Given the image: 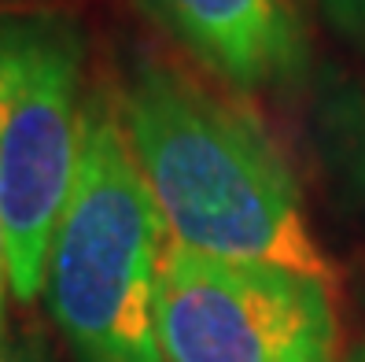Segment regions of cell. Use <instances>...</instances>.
I'll return each instance as SVG.
<instances>
[{
	"instance_id": "6da1fadb",
	"label": "cell",
	"mask_w": 365,
	"mask_h": 362,
	"mask_svg": "<svg viewBox=\"0 0 365 362\" xmlns=\"http://www.w3.org/2000/svg\"><path fill=\"white\" fill-rule=\"evenodd\" d=\"M118 115L170 241L332 281L284 152L251 111L163 63H140Z\"/></svg>"
},
{
	"instance_id": "7a4b0ae2",
	"label": "cell",
	"mask_w": 365,
	"mask_h": 362,
	"mask_svg": "<svg viewBox=\"0 0 365 362\" xmlns=\"http://www.w3.org/2000/svg\"><path fill=\"white\" fill-rule=\"evenodd\" d=\"M166 244L170 233L133 159L118 93H89L78 174L41 292L74 362H163L155 307Z\"/></svg>"
},
{
	"instance_id": "3957f363",
	"label": "cell",
	"mask_w": 365,
	"mask_h": 362,
	"mask_svg": "<svg viewBox=\"0 0 365 362\" xmlns=\"http://www.w3.org/2000/svg\"><path fill=\"white\" fill-rule=\"evenodd\" d=\"M85 30L63 11H0V218L11 300L45 292L48 248L78 174Z\"/></svg>"
},
{
	"instance_id": "277c9868",
	"label": "cell",
	"mask_w": 365,
	"mask_h": 362,
	"mask_svg": "<svg viewBox=\"0 0 365 362\" xmlns=\"http://www.w3.org/2000/svg\"><path fill=\"white\" fill-rule=\"evenodd\" d=\"M163 362H339L329 281L170 241L159 270Z\"/></svg>"
},
{
	"instance_id": "5b68a950",
	"label": "cell",
	"mask_w": 365,
	"mask_h": 362,
	"mask_svg": "<svg viewBox=\"0 0 365 362\" xmlns=\"http://www.w3.org/2000/svg\"><path fill=\"white\" fill-rule=\"evenodd\" d=\"M155 23L240 93H281L310 74L295 0H144Z\"/></svg>"
},
{
	"instance_id": "8992f818",
	"label": "cell",
	"mask_w": 365,
	"mask_h": 362,
	"mask_svg": "<svg viewBox=\"0 0 365 362\" xmlns=\"http://www.w3.org/2000/svg\"><path fill=\"white\" fill-rule=\"evenodd\" d=\"M329 141H332L336 166L354 185V193L365 200V93L332 104Z\"/></svg>"
},
{
	"instance_id": "52a82bcc",
	"label": "cell",
	"mask_w": 365,
	"mask_h": 362,
	"mask_svg": "<svg viewBox=\"0 0 365 362\" xmlns=\"http://www.w3.org/2000/svg\"><path fill=\"white\" fill-rule=\"evenodd\" d=\"M317 4L339 34L365 45V0H317Z\"/></svg>"
},
{
	"instance_id": "ba28073f",
	"label": "cell",
	"mask_w": 365,
	"mask_h": 362,
	"mask_svg": "<svg viewBox=\"0 0 365 362\" xmlns=\"http://www.w3.org/2000/svg\"><path fill=\"white\" fill-rule=\"evenodd\" d=\"M0 362H48L45 340L37 333H4L0 336Z\"/></svg>"
},
{
	"instance_id": "9c48e42d",
	"label": "cell",
	"mask_w": 365,
	"mask_h": 362,
	"mask_svg": "<svg viewBox=\"0 0 365 362\" xmlns=\"http://www.w3.org/2000/svg\"><path fill=\"white\" fill-rule=\"evenodd\" d=\"M8 300H11V281H8V233L0 218V336L8 333Z\"/></svg>"
},
{
	"instance_id": "30bf717a",
	"label": "cell",
	"mask_w": 365,
	"mask_h": 362,
	"mask_svg": "<svg viewBox=\"0 0 365 362\" xmlns=\"http://www.w3.org/2000/svg\"><path fill=\"white\" fill-rule=\"evenodd\" d=\"M347 362H365V344H361V348H358V351H354V355H351Z\"/></svg>"
}]
</instances>
